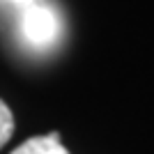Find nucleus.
<instances>
[{
  "label": "nucleus",
  "mask_w": 154,
  "mask_h": 154,
  "mask_svg": "<svg viewBox=\"0 0 154 154\" xmlns=\"http://www.w3.org/2000/svg\"><path fill=\"white\" fill-rule=\"evenodd\" d=\"M21 28H23L26 39L35 46H48L60 35L58 14L48 5H39V2L28 5L26 14H23V21H21Z\"/></svg>",
  "instance_id": "1"
},
{
  "label": "nucleus",
  "mask_w": 154,
  "mask_h": 154,
  "mask_svg": "<svg viewBox=\"0 0 154 154\" xmlns=\"http://www.w3.org/2000/svg\"><path fill=\"white\" fill-rule=\"evenodd\" d=\"M12 154H69V152L60 143L58 131H51L48 136H35L30 140L21 143Z\"/></svg>",
  "instance_id": "2"
},
{
  "label": "nucleus",
  "mask_w": 154,
  "mask_h": 154,
  "mask_svg": "<svg viewBox=\"0 0 154 154\" xmlns=\"http://www.w3.org/2000/svg\"><path fill=\"white\" fill-rule=\"evenodd\" d=\"M14 134V117H12V110L2 99H0V147H5L7 140L12 138Z\"/></svg>",
  "instance_id": "3"
},
{
  "label": "nucleus",
  "mask_w": 154,
  "mask_h": 154,
  "mask_svg": "<svg viewBox=\"0 0 154 154\" xmlns=\"http://www.w3.org/2000/svg\"><path fill=\"white\" fill-rule=\"evenodd\" d=\"M12 2H19V5H30V2H35V0H12Z\"/></svg>",
  "instance_id": "4"
}]
</instances>
